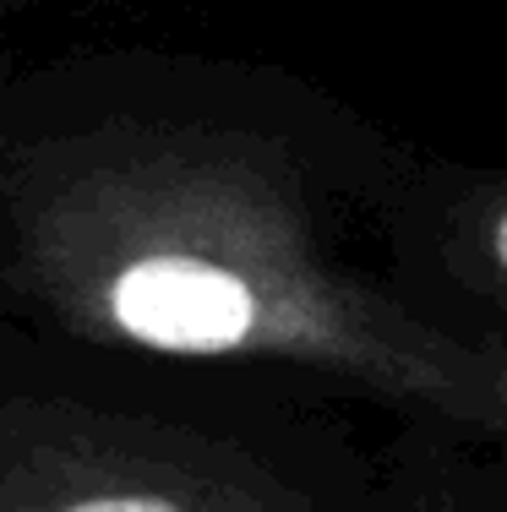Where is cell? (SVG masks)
Returning a JSON list of instances; mask_svg holds the SVG:
<instances>
[{"instance_id": "obj_1", "label": "cell", "mask_w": 507, "mask_h": 512, "mask_svg": "<svg viewBox=\"0 0 507 512\" xmlns=\"http://www.w3.org/2000/svg\"><path fill=\"white\" fill-rule=\"evenodd\" d=\"M33 278L88 333L186 360H284L507 425V355L377 306L311 256L246 169L120 158L60 180L28 224Z\"/></svg>"}, {"instance_id": "obj_2", "label": "cell", "mask_w": 507, "mask_h": 512, "mask_svg": "<svg viewBox=\"0 0 507 512\" xmlns=\"http://www.w3.org/2000/svg\"><path fill=\"white\" fill-rule=\"evenodd\" d=\"M22 512H257L229 485L202 474L142 469V463H82L77 474L44 485Z\"/></svg>"}, {"instance_id": "obj_3", "label": "cell", "mask_w": 507, "mask_h": 512, "mask_svg": "<svg viewBox=\"0 0 507 512\" xmlns=\"http://www.w3.org/2000/svg\"><path fill=\"white\" fill-rule=\"evenodd\" d=\"M486 246H491V267H497V273L507 278V207H497V218H491Z\"/></svg>"}]
</instances>
